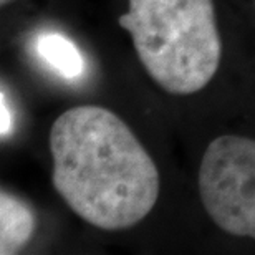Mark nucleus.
<instances>
[{"label":"nucleus","mask_w":255,"mask_h":255,"mask_svg":"<svg viewBox=\"0 0 255 255\" xmlns=\"http://www.w3.org/2000/svg\"><path fill=\"white\" fill-rule=\"evenodd\" d=\"M53 186L76 216L103 231L141 222L159 196V172L129 126L101 106H75L50 129Z\"/></svg>","instance_id":"f257e3e1"},{"label":"nucleus","mask_w":255,"mask_h":255,"mask_svg":"<svg viewBox=\"0 0 255 255\" xmlns=\"http://www.w3.org/2000/svg\"><path fill=\"white\" fill-rule=\"evenodd\" d=\"M118 22L167 93H197L216 75L222 43L212 0H129Z\"/></svg>","instance_id":"f03ea898"},{"label":"nucleus","mask_w":255,"mask_h":255,"mask_svg":"<svg viewBox=\"0 0 255 255\" xmlns=\"http://www.w3.org/2000/svg\"><path fill=\"white\" fill-rule=\"evenodd\" d=\"M199 192L209 217L224 232L255 239V141L216 137L202 156Z\"/></svg>","instance_id":"7ed1b4c3"},{"label":"nucleus","mask_w":255,"mask_h":255,"mask_svg":"<svg viewBox=\"0 0 255 255\" xmlns=\"http://www.w3.org/2000/svg\"><path fill=\"white\" fill-rule=\"evenodd\" d=\"M32 47L37 58L55 75L70 81L83 78L85 58L68 37L57 32H43L35 37Z\"/></svg>","instance_id":"20e7f679"},{"label":"nucleus","mask_w":255,"mask_h":255,"mask_svg":"<svg viewBox=\"0 0 255 255\" xmlns=\"http://www.w3.org/2000/svg\"><path fill=\"white\" fill-rule=\"evenodd\" d=\"M35 231V216L27 204L12 194H0V254H17Z\"/></svg>","instance_id":"39448f33"},{"label":"nucleus","mask_w":255,"mask_h":255,"mask_svg":"<svg viewBox=\"0 0 255 255\" xmlns=\"http://www.w3.org/2000/svg\"><path fill=\"white\" fill-rule=\"evenodd\" d=\"M0 111H2L0 132H2V139H5V137L10 134V131H12V125H13V116H12V111H10V105H8L5 90H2V93H0Z\"/></svg>","instance_id":"423d86ee"},{"label":"nucleus","mask_w":255,"mask_h":255,"mask_svg":"<svg viewBox=\"0 0 255 255\" xmlns=\"http://www.w3.org/2000/svg\"><path fill=\"white\" fill-rule=\"evenodd\" d=\"M15 2V0H0V3H2V7H5V5H8V3H12Z\"/></svg>","instance_id":"0eeeda50"}]
</instances>
